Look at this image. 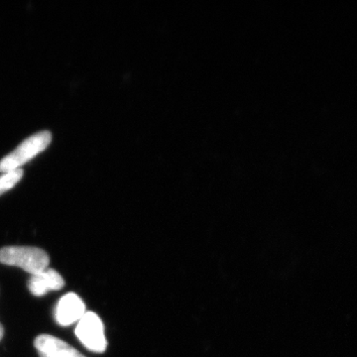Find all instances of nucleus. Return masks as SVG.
Listing matches in <instances>:
<instances>
[{
  "instance_id": "1",
  "label": "nucleus",
  "mask_w": 357,
  "mask_h": 357,
  "mask_svg": "<svg viewBox=\"0 0 357 357\" xmlns=\"http://www.w3.org/2000/svg\"><path fill=\"white\" fill-rule=\"evenodd\" d=\"M0 262L9 266L22 268L28 273L34 275L48 268L50 258L43 249L8 246L0 249Z\"/></svg>"
},
{
  "instance_id": "2",
  "label": "nucleus",
  "mask_w": 357,
  "mask_h": 357,
  "mask_svg": "<svg viewBox=\"0 0 357 357\" xmlns=\"http://www.w3.org/2000/svg\"><path fill=\"white\" fill-rule=\"evenodd\" d=\"M52 135L49 131H41L27 139L0 161V172L17 170L20 167L43 152L50 145Z\"/></svg>"
},
{
  "instance_id": "3",
  "label": "nucleus",
  "mask_w": 357,
  "mask_h": 357,
  "mask_svg": "<svg viewBox=\"0 0 357 357\" xmlns=\"http://www.w3.org/2000/svg\"><path fill=\"white\" fill-rule=\"evenodd\" d=\"M76 335L91 351L102 354L107 349V342L102 319L93 312H88L79 319L76 328Z\"/></svg>"
},
{
  "instance_id": "4",
  "label": "nucleus",
  "mask_w": 357,
  "mask_h": 357,
  "mask_svg": "<svg viewBox=\"0 0 357 357\" xmlns=\"http://www.w3.org/2000/svg\"><path fill=\"white\" fill-rule=\"evenodd\" d=\"M86 312L83 300L75 293H68L59 301L56 309V321L59 325L70 326L79 321Z\"/></svg>"
},
{
  "instance_id": "5",
  "label": "nucleus",
  "mask_w": 357,
  "mask_h": 357,
  "mask_svg": "<svg viewBox=\"0 0 357 357\" xmlns=\"http://www.w3.org/2000/svg\"><path fill=\"white\" fill-rule=\"evenodd\" d=\"M40 357H86L60 338L41 335L34 342Z\"/></svg>"
},
{
  "instance_id": "6",
  "label": "nucleus",
  "mask_w": 357,
  "mask_h": 357,
  "mask_svg": "<svg viewBox=\"0 0 357 357\" xmlns=\"http://www.w3.org/2000/svg\"><path fill=\"white\" fill-rule=\"evenodd\" d=\"M65 286L63 277L56 270L47 268L38 274L31 275L28 281L30 292L36 297H41L50 291L61 290Z\"/></svg>"
},
{
  "instance_id": "7",
  "label": "nucleus",
  "mask_w": 357,
  "mask_h": 357,
  "mask_svg": "<svg viewBox=\"0 0 357 357\" xmlns=\"http://www.w3.org/2000/svg\"><path fill=\"white\" fill-rule=\"evenodd\" d=\"M23 177L22 169L17 170L9 171V172L2 173L0 176V195L8 192L17 185L21 178Z\"/></svg>"
}]
</instances>
